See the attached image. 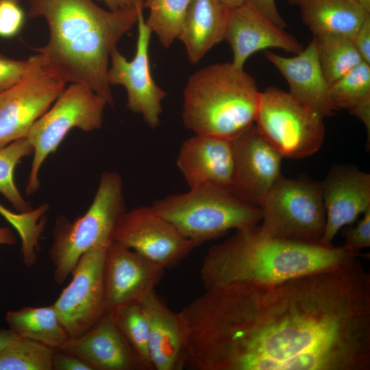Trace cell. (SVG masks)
I'll use <instances>...</instances> for the list:
<instances>
[{
    "label": "cell",
    "mask_w": 370,
    "mask_h": 370,
    "mask_svg": "<svg viewBox=\"0 0 370 370\" xmlns=\"http://www.w3.org/2000/svg\"><path fill=\"white\" fill-rule=\"evenodd\" d=\"M265 234L275 238L321 244L325 210L320 184L281 175L259 207Z\"/></svg>",
    "instance_id": "cell-7"
},
{
    "label": "cell",
    "mask_w": 370,
    "mask_h": 370,
    "mask_svg": "<svg viewBox=\"0 0 370 370\" xmlns=\"http://www.w3.org/2000/svg\"><path fill=\"white\" fill-rule=\"evenodd\" d=\"M143 10L138 12V37L134 56L128 60L116 48L110 55L108 80L110 86H123L127 95V108L140 114L151 127L160 123L162 101L165 91L153 78L149 62V42L152 34L145 23Z\"/></svg>",
    "instance_id": "cell-13"
},
{
    "label": "cell",
    "mask_w": 370,
    "mask_h": 370,
    "mask_svg": "<svg viewBox=\"0 0 370 370\" xmlns=\"http://www.w3.org/2000/svg\"><path fill=\"white\" fill-rule=\"evenodd\" d=\"M179 314L182 369L370 370V274L358 258L206 289Z\"/></svg>",
    "instance_id": "cell-1"
},
{
    "label": "cell",
    "mask_w": 370,
    "mask_h": 370,
    "mask_svg": "<svg viewBox=\"0 0 370 370\" xmlns=\"http://www.w3.org/2000/svg\"><path fill=\"white\" fill-rule=\"evenodd\" d=\"M112 11L143 9L144 0H100Z\"/></svg>",
    "instance_id": "cell-38"
},
{
    "label": "cell",
    "mask_w": 370,
    "mask_h": 370,
    "mask_svg": "<svg viewBox=\"0 0 370 370\" xmlns=\"http://www.w3.org/2000/svg\"><path fill=\"white\" fill-rule=\"evenodd\" d=\"M176 164L189 188L212 184L230 190L234 172L232 140L195 134L182 143Z\"/></svg>",
    "instance_id": "cell-18"
},
{
    "label": "cell",
    "mask_w": 370,
    "mask_h": 370,
    "mask_svg": "<svg viewBox=\"0 0 370 370\" xmlns=\"http://www.w3.org/2000/svg\"><path fill=\"white\" fill-rule=\"evenodd\" d=\"M227 14L221 0H192L178 36L191 64L225 40Z\"/></svg>",
    "instance_id": "cell-22"
},
{
    "label": "cell",
    "mask_w": 370,
    "mask_h": 370,
    "mask_svg": "<svg viewBox=\"0 0 370 370\" xmlns=\"http://www.w3.org/2000/svg\"><path fill=\"white\" fill-rule=\"evenodd\" d=\"M192 0H144L143 8L149 10L145 23L164 48L178 39Z\"/></svg>",
    "instance_id": "cell-26"
},
{
    "label": "cell",
    "mask_w": 370,
    "mask_h": 370,
    "mask_svg": "<svg viewBox=\"0 0 370 370\" xmlns=\"http://www.w3.org/2000/svg\"><path fill=\"white\" fill-rule=\"evenodd\" d=\"M164 270L135 251L112 242L106 249L103 268L106 312L141 304L155 291Z\"/></svg>",
    "instance_id": "cell-15"
},
{
    "label": "cell",
    "mask_w": 370,
    "mask_h": 370,
    "mask_svg": "<svg viewBox=\"0 0 370 370\" xmlns=\"http://www.w3.org/2000/svg\"><path fill=\"white\" fill-rule=\"evenodd\" d=\"M34 149L27 138L14 140L0 148V193L18 212L32 210L24 199L14 182V169L21 160L33 154Z\"/></svg>",
    "instance_id": "cell-30"
},
{
    "label": "cell",
    "mask_w": 370,
    "mask_h": 370,
    "mask_svg": "<svg viewBox=\"0 0 370 370\" xmlns=\"http://www.w3.org/2000/svg\"><path fill=\"white\" fill-rule=\"evenodd\" d=\"M53 352L39 342L19 337L0 350V370H52Z\"/></svg>",
    "instance_id": "cell-29"
},
{
    "label": "cell",
    "mask_w": 370,
    "mask_h": 370,
    "mask_svg": "<svg viewBox=\"0 0 370 370\" xmlns=\"http://www.w3.org/2000/svg\"><path fill=\"white\" fill-rule=\"evenodd\" d=\"M60 350L80 358L93 370H145L108 312L83 334L69 338Z\"/></svg>",
    "instance_id": "cell-19"
},
{
    "label": "cell",
    "mask_w": 370,
    "mask_h": 370,
    "mask_svg": "<svg viewBox=\"0 0 370 370\" xmlns=\"http://www.w3.org/2000/svg\"><path fill=\"white\" fill-rule=\"evenodd\" d=\"M319 62L329 86L364 62L349 38L338 34L312 37Z\"/></svg>",
    "instance_id": "cell-25"
},
{
    "label": "cell",
    "mask_w": 370,
    "mask_h": 370,
    "mask_svg": "<svg viewBox=\"0 0 370 370\" xmlns=\"http://www.w3.org/2000/svg\"><path fill=\"white\" fill-rule=\"evenodd\" d=\"M256 10L273 21L279 27L285 29L287 27L286 22L280 14L275 0H245Z\"/></svg>",
    "instance_id": "cell-37"
},
{
    "label": "cell",
    "mask_w": 370,
    "mask_h": 370,
    "mask_svg": "<svg viewBox=\"0 0 370 370\" xmlns=\"http://www.w3.org/2000/svg\"><path fill=\"white\" fill-rule=\"evenodd\" d=\"M19 3L13 0H0V38H12L23 27L25 14Z\"/></svg>",
    "instance_id": "cell-32"
},
{
    "label": "cell",
    "mask_w": 370,
    "mask_h": 370,
    "mask_svg": "<svg viewBox=\"0 0 370 370\" xmlns=\"http://www.w3.org/2000/svg\"><path fill=\"white\" fill-rule=\"evenodd\" d=\"M367 13L370 14V0H354Z\"/></svg>",
    "instance_id": "cell-42"
},
{
    "label": "cell",
    "mask_w": 370,
    "mask_h": 370,
    "mask_svg": "<svg viewBox=\"0 0 370 370\" xmlns=\"http://www.w3.org/2000/svg\"><path fill=\"white\" fill-rule=\"evenodd\" d=\"M67 83L38 53L27 75L0 93V148L27 138L34 123L51 106Z\"/></svg>",
    "instance_id": "cell-10"
},
{
    "label": "cell",
    "mask_w": 370,
    "mask_h": 370,
    "mask_svg": "<svg viewBox=\"0 0 370 370\" xmlns=\"http://www.w3.org/2000/svg\"><path fill=\"white\" fill-rule=\"evenodd\" d=\"M48 208L47 204H42L29 212H14L0 204V214L15 228L21 237L24 262H31L36 258L38 240Z\"/></svg>",
    "instance_id": "cell-31"
},
{
    "label": "cell",
    "mask_w": 370,
    "mask_h": 370,
    "mask_svg": "<svg viewBox=\"0 0 370 370\" xmlns=\"http://www.w3.org/2000/svg\"><path fill=\"white\" fill-rule=\"evenodd\" d=\"M234 172L231 193L240 200L259 207L279 179L283 156L253 124L232 139Z\"/></svg>",
    "instance_id": "cell-14"
},
{
    "label": "cell",
    "mask_w": 370,
    "mask_h": 370,
    "mask_svg": "<svg viewBox=\"0 0 370 370\" xmlns=\"http://www.w3.org/2000/svg\"><path fill=\"white\" fill-rule=\"evenodd\" d=\"M362 256L343 246L271 237L256 225L236 230L211 247L200 268L205 289L238 282L271 284L333 267Z\"/></svg>",
    "instance_id": "cell-3"
},
{
    "label": "cell",
    "mask_w": 370,
    "mask_h": 370,
    "mask_svg": "<svg viewBox=\"0 0 370 370\" xmlns=\"http://www.w3.org/2000/svg\"><path fill=\"white\" fill-rule=\"evenodd\" d=\"M298 8L303 23L313 36L338 34L353 40L370 14L354 0H286Z\"/></svg>",
    "instance_id": "cell-23"
},
{
    "label": "cell",
    "mask_w": 370,
    "mask_h": 370,
    "mask_svg": "<svg viewBox=\"0 0 370 370\" xmlns=\"http://www.w3.org/2000/svg\"><path fill=\"white\" fill-rule=\"evenodd\" d=\"M5 321L18 337L39 342L53 349H61L69 338L53 304L9 310Z\"/></svg>",
    "instance_id": "cell-24"
},
{
    "label": "cell",
    "mask_w": 370,
    "mask_h": 370,
    "mask_svg": "<svg viewBox=\"0 0 370 370\" xmlns=\"http://www.w3.org/2000/svg\"><path fill=\"white\" fill-rule=\"evenodd\" d=\"M34 56L18 60L0 55V93L22 80L29 73Z\"/></svg>",
    "instance_id": "cell-33"
},
{
    "label": "cell",
    "mask_w": 370,
    "mask_h": 370,
    "mask_svg": "<svg viewBox=\"0 0 370 370\" xmlns=\"http://www.w3.org/2000/svg\"><path fill=\"white\" fill-rule=\"evenodd\" d=\"M264 56L286 80L288 92L322 116L336 111L330 99L329 84L321 70L313 40L294 57L271 51Z\"/></svg>",
    "instance_id": "cell-20"
},
{
    "label": "cell",
    "mask_w": 370,
    "mask_h": 370,
    "mask_svg": "<svg viewBox=\"0 0 370 370\" xmlns=\"http://www.w3.org/2000/svg\"><path fill=\"white\" fill-rule=\"evenodd\" d=\"M149 323V349L153 370H181L184 337L179 312L171 310L156 291L141 302Z\"/></svg>",
    "instance_id": "cell-21"
},
{
    "label": "cell",
    "mask_w": 370,
    "mask_h": 370,
    "mask_svg": "<svg viewBox=\"0 0 370 370\" xmlns=\"http://www.w3.org/2000/svg\"><path fill=\"white\" fill-rule=\"evenodd\" d=\"M352 41L362 60L370 64V14L362 22Z\"/></svg>",
    "instance_id": "cell-36"
},
{
    "label": "cell",
    "mask_w": 370,
    "mask_h": 370,
    "mask_svg": "<svg viewBox=\"0 0 370 370\" xmlns=\"http://www.w3.org/2000/svg\"><path fill=\"white\" fill-rule=\"evenodd\" d=\"M320 186L325 210L320 243L329 246L340 230L370 208V174L355 166L336 165Z\"/></svg>",
    "instance_id": "cell-16"
},
{
    "label": "cell",
    "mask_w": 370,
    "mask_h": 370,
    "mask_svg": "<svg viewBox=\"0 0 370 370\" xmlns=\"http://www.w3.org/2000/svg\"><path fill=\"white\" fill-rule=\"evenodd\" d=\"M222 3L228 8H233L243 4L245 0H221Z\"/></svg>",
    "instance_id": "cell-41"
},
{
    "label": "cell",
    "mask_w": 370,
    "mask_h": 370,
    "mask_svg": "<svg viewBox=\"0 0 370 370\" xmlns=\"http://www.w3.org/2000/svg\"><path fill=\"white\" fill-rule=\"evenodd\" d=\"M145 370H153L149 349V323L141 304L119 308L110 312Z\"/></svg>",
    "instance_id": "cell-28"
},
{
    "label": "cell",
    "mask_w": 370,
    "mask_h": 370,
    "mask_svg": "<svg viewBox=\"0 0 370 370\" xmlns=\"http://www.w3.org/2000/svg\"><path fill=\"white\" fill-rule=\"evenodd\" d=\"M362 215L355 225L343 227V246L354 252L370 247V208Z\"/></svg>",
    "instance_id": "cell-34"
},
{
    "label": "cell",
    "mask_w": 370,
    "mask_h": 370,
    "mask_svg": "<svg viewBox=\"0 0 370 370\" xmlns=\"http://www.w3.org/2000/svg\"><path fill=\"white\" fill-rule=\"evenodd\" d=\"M19 338L10 328L8 330H0V350L4 349L8 345Z\"/></svg>",
    "instance_id": "cell-39"
},
{
    "label": "cell",
    "mask_w": 370,
    "mask_h": 370,
    "mask_svg": "<svg viewBox=\"0 0 370 370\" xmlns=\"http://www.w3.org/2000/svg\"><path fill=\"white\" fill-rule=\"evenodd\" d=\"M16 242V238L8 227H0V245H11Z\"/></svg>",
    "instance_id": "cell-40"
},
{
    "label": "cell",
    "mask_w": 370,
    "mask_h": 370,
    "mask_svg": "<svg viewBox=\"0 0 370 370\" xmlns=\"http://www.w3.org/2000/svg\"><path fill=\"white\" fill-rule=\"evenodd\" d=\"M112 242L135 251L164 269L177 267L198 246L151 206L126 211L116 225Z\"/></svg>",
    "instance_id": "cell-11"
},
{
    "label": "cell",
    "mask_w": 370,
    "mask_h": 370,
    "mask_svg": "<svg viewBox=\"0 0 370 370\" xmlns=\"http://www.w3.org/2000/svg\"><path fill=\"white\" fill-rule=\"evenodd\" d=\"M52 370H93L86 361L71 354L54 349Z\"/></svg>",
    "instance_id": "cell-35"
},
{
    "label": "cell",
    "mask_w": 370,
    "mask_h": 370,
    "mask_svg": "<svg viewBox=\"0 0 370 370\" xmlns=\"http://www.w3.org/2000/svg\"><path fill=\"white\" fill-rule=\"evenodd\" d=\"M13 1L20 2V0H13Z\"/></svg>",
    "instance_id": "cell-43"
},
{
    "label": "cell",
    "mask_w": 370,
    "mask_h": 370,
    "mask_svg": "<svg viewBox=\"0 0 370 370\" xmlns=\"http://www.w3.org/2000/svg\"><path fill=\"white\" fill-rule=\"evenodd\" d=\"M336 110H353L370 104V64L362 62L329 86Z\"/></svg>",
    "instance_id": "cell-27"
},
{
    "label": "cell",
    "mask_w": 370,
    "mask_h": 370,
    "mask_svg": "<svg viewBox=\"0 0 370 370\" xmlns=\"http://www.w3.org/2000/svg\"><path fill=\"white\" fill-rule=\"evenodd\" d=\"M126 212L123 182L119 174L106 171L87 211L71 222L57 219L49 258L54 267V280L62 284L71 274L82 256L90 249L112 243L116 225Z\"/></svg>",
    "instance_id": "cell-6"
},
{
    "label": "cell",
    "mask_w": 370,
    "mask_h": 370,
    "mask_svg": "<svg viewBox=\"0 0 370 370\" xmlns=\"http://www.w3.org/2000/svg\"><path fill=\"white\" fill-rule=\"evenodd\" d=\"M225 40L232 50V63L239 68H243L251 55L262 49L277 48L297 54L304 49L293 35L245 1L228 9Z\"/></svg>",
    "instance_id": "cell-17"
},
{
    "label": "cell",
    "mask_w": 370,
    "mask_h": 370,
    "mask_svg": "<svg viewBox=\"0 0 370 370\" xmlns=\"http://www.w3.org/2000/svg\"><path fill=\"white\" fill-rule=\"evenodd\" d=\"M108 247H95L82 256L70 283L53 304L69 338L87 332L106 312L103 268Z\"/></svg>",
    "instance_id": "cell-12"
},
{
    "label": "cell",
    "mask_w": 370,
    "mask_h": 370,
    "mask_svg": "<svg viewBox=\"0 0 370 370\" xmlns=\"http://www.w3.org/2000/svg\"><path fill=\"white\" fill-rule=\"evenodd\" d=\"M29 18L41 17L49 40L36 48L66 83L90 87L113 106L108 80L110 55L143 9L112 11L93 0H27Z\"/></svg>",
    "instance_id": "cell-2"
},
{
    "label": "cell",
    "mask_w": 370,
    "mask_h": 370,
    "mask_svg": "<svg viewBox=\"0 0 370 370\" xmlns=\"http://www.w3.org/2000/svg\"><path fill=\"white\" fill-rule=\"evenodd\" d=\"M152 208L197 245L227 232L256 225L260 209L212 184L191 188L152 203Z\"/></svg>",
    "instance_id": "cell-5"
},
{
    "label": "cell",
    "mask_w": 370,
    "mask_h": 370,
    "mask_svg": "<svg viewBox=\"0 0 370 370\" xmlns=\"http://www.w3.org/2000/svg\"><path fill=\"white\" fill-rule=\"evenodd\" d=\"M107 104L104 98L88 86L72 83L34 123L27 136L34 149L27 195L38 190L43 162L71 130L92 132L101 127Z\"/></svg>",
    "instance_id": "cell-8"
},
{
    "label": "cell",
    "mask_w": 370,
    "mask_h": 370,
    "mask_svg": "<svg viewBox=\"0 0 370 370\" xmlns=\"http://www.w3.org/2000/svg\"><path fill=\"white\" fill-rule=\"evenodd\" d=\"M260 92L254 77L232 62L204 67L184 90V125L195 134L232 140L254 124Z\"/></svg>",
    "instance_id": "cell-4"
},
{
    "label": "cell",
    "mask_w": 370,
    "mask_h": 370,
    "mask_svg": "<svg viewBox=\"0 0 370 370\" xmlns=\"http://www.w3.org/2000/svg\"><path fill=\"white\" fill-rule=\"evenodd\" d=\"M323 119L288 92L270 86L260 92L254 124L283 157L298 159L314 154L321 147Z\"/></svg>",
    "instance_id": "cell-9"
}]
</instances>
